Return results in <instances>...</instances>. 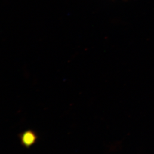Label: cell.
I'll return each mask as SVG.
<instances>
[{
	"label": "cell",
	"instance_id": "obj_1",
	"mask_svg": "<svg viewBox=\"0 0 154 154\" xmlns=\"http://www.w3.org/2000/svg\"><path fill=\"white\" fill-rule=\"evenodd\" d=\"M35 136L32 133H26L23 136V141L26 145H30L34 142Z\"/></svg>",
	"mask_w": 154,
	"mask_h": 154
}]
</instances>
